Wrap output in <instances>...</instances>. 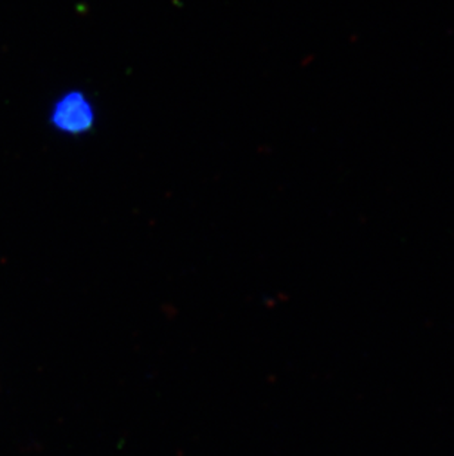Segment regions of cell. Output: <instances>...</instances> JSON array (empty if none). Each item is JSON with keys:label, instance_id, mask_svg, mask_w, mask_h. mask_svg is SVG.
I'll return each instance as SVG.
<instances>
[{"label": "cell", "instance_id": "obj_1", "mask_svg": "<svg viewBox=\"0 0 454 456\" xmlns=\"http://www.w3.org/2000/svg\"><path fill=\"white\" fill-rule=\"evenodd\" d=\"M94 123L96 111L93 103L83 92H67L52 108L51 125L61 134L80 136L91 132Z\"/></svg>", "mask_w": 454, "mask_h": 456}]
</instances>
